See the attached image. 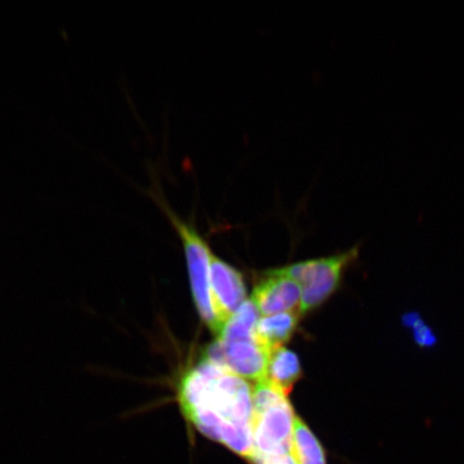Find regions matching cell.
<instances>
[{
    "mask_svg": "<svg viewBox=\"0 0 464 464\" xmlns=\"http://www.w3.org/2000/svg\"><path fill=\"white\" fill-rule=\"evenodd\" d=\"M179 401L206 437L246 459L253 455V388L247 381L202 358L179 382Z\"/></svg>",
    "mask_w": 464,
    "mask_h": 464,
    "instance_id": "cell-1",
    "label": "cell"
},
{
    "mask_svg": "<svg viewBox=\"0 0 464 464\" xmlns=\"http://www.w3.org/2000/svg\"><path fill=\"white\" fill-rule=\"evenodd\" d=\"M148 193L165 212L173 227L178 231L179 237H181L188 261L191 292H193L197 310H198L202 321L206 323L208 329L218 335L220 330H222V324H220L216 310H214L212 300L210 285L211 249L208 247L207 241L197 231L195 226L185 222L172 210L169 203L162 196L161 188L158 187V183L153 182V188L149 189Z\"/></svg>",
    "mask_w": 464,
    "mask_h": 464,
    "instance_id": "cell-2",
    "label": "cell"
},
{
    "mask_svg": "<svg viewBox=\"0 0 464 464\" xmlns=\"http://www.w3.org/2000/svg\"><path fill=\"white\" fill-rule=\"evenodd\" d=\"M254 451L265 455L292 454L295 416L285 393L269 381L253 388Z\"/></svg>",
    "mask_w": 464,
    "mask_h": 464,
    "instance_id": "cell-3",
    "label": "cell"
},
{
    "mask_svg": "<svg viewBox=\"0 0 464 464\" xmlns=\"http://www.w3.org/2000/svg\"><path fill=\"white\" fill-rule=\"evenodd\" d=\"M359 257V246L334 256L303 261L284 270L301 287L300 313L317 309L338 290L345 272Z\"/></svg>",
    "mask_w": 464,
    "mask_h": 464,
    "instance_id": "cell-4",
    "label": "cell"
},
{
    "mask_svg": "<svg viewBox=\"0 0 464 464\" xmlns=\"http://www.w3.org/2000/svg\"><path fill=\"white\" fill-rule=\"evenodd\" d=\"M270 355L271 353L257 341L217 340L207 348L202 358L246 381L258 382L266 380Z\"/></svg>",
    "mask_w": 464,
    "mask_h": 464,
    "instance_id": "cell-5",
    "label": "cell"
},
{
    "mask_svg": "<svg viewBox=\"0 0 464 464\" xmlns=\"http://www.w3.org/2000/svg\"><path fill=\"white\" fill-rule=\"evenodd\" d=\"M252 301L264 316L300 312L301 287L285 270H272L255 287Z\"/></svg>",
    "mask_w": 464,
    "mask_h": 464,
    "instance_id": "cell-6",
    "label": "cell"
},
{
    "mask_svg": "<svg viewBox=\"0 0 464 464\" xmlns=\"http://www.w3.org/2000/svg\"><path fill=\"white\" fill-rule=\"evenodd\" d=\"M210 285L214 310L223 328L228 319L246 303V283L239 271L212 255Z\"/></svg>",
    "mask_w": 464,
    "mask_h": 464,
    "instance_id": "cell-7",
    "label": "cell"
},
{
    "mask_svg": "<svg viewBox=\"0 0 464 464\" xmlns=\"http://www.w3.org/2000/svg\"><path fill=\"white\" fill-rule=\"evenodd\" d=\"M300 312L281 313L259 319L256 336L260 345L270 353L292 338L298 326Z\"/></svg>",
    "mask_w": 464,
    "mask_h": 464,
    "instance_id": "cell-8",
    "label": "cell"
},
{
    "mask_svg": "<svg viewBox=\"0 0 464 464\" xmlns=\"http://www.w3.org/2000/svg\"><path fill=\"white\" fill-rule=\"evenodd\" d=\"M303 370L299 358L292 351L282 346L271 352L266 380L288 396L295 382L300 380Z\"/></svg>",
    "mask_w": 464,
    "mask_h": 464,
    "instance_id": "cell-9",
    "label": "cell"
},
{
    "mask_svg": "<svg viewBox=\"0 0 464 464\" xmlns=\"http://www.w3.org/2000/svg\"><path fill=\"white\" fill-rule=\"evenodd\" d=\"M259 314L260 313L253 304V301L247 300L224 324V327L218 335V340L223 342H258L256 327L259 322Z\"/></svg>",
    "mask_w": 464,
    "mask_h": 464,
    "instance_id": "cell-10",
    "label": "cell"
},
{
    "mask_svg": "<svg viewBox=\"0 0 464 464\" xmlns=\"http://www.w3.org/2000/svg\"><path fill=\"white\" fill-rule=\"evenodd\" d=\"M292 456L297 464H327L323 445L297 416L294 422Z\"/></svg>",
    "mask_w": 464,
    "mask_h": 464,
    "instance_id": "cell-11",
    "label": "cell"
},
{
    "mask_svg": "<svg viewBox=\"0 0 464 464\" xmlns=\"http://www.w3.org/2000/svg\"><path fill=\"white\" fill-rule=\"evenodd\" d=\"M247 460L252 464H297L292 454L265 455L256 451Z\"/></svg>",
    "mask_w": 464,
    "mask_h": 464,
    "instance_id": "cell-12",
    "label": "cell"
}]
</instances>
